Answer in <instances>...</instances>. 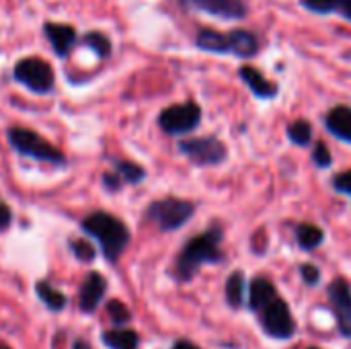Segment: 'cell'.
I'll use <instances>...</instances> for the list:
<instances>
[{"instance_id":"1","label":"cell","mask_w":351,"mask_h":349,"mask_svg":"<svg viewBox=\"0 0 351 349\" xmlns=\"http://www.w3.org/2000/svg\"><path fill=\"white\" fill-rule=\"evenodd\" d=\"M220 241H222V230L218 226L210 228L208 232L191 239L179 261H177V274L181 280H191L202 265L206 263H218L222 259V251H220Z\"/></svg>"},{"instance_id":"2","label":"cell","mask_w":351,"mask_h":349,"mask_svg":"<svg viewBox=\"0 0 351 349\" xmlns=\"http://www.w3.org/2000/svg\"><path fill=\"white\" fill-rule=\"evenodd\" d=\"M82 228H84V232H88L90 237H95L99 241V245L109 261H117L130 243L128 226L119 218H115L107 212L90 214L82 222Z\"/></svg>"},{"instance_id":"3","label":"cell","mask_w":351,"mask_h":349,"mask_svg":"<svg viewBox=\"0 0 351 349\" xmlns=\"http://www.w3.org/2000/svg\"><path fill=\"white\" fill-rule=\"evenodd\" d=\"M8 142L16 152L25 154V156L37 158V160H47V163H53V165L64 163V154L56 146L45 142L39 134L31 132V130L10 128L8 130Z\"/></svg>"},{"instance_id":"4","label":"cell","mask_w":351,"mask_h":349,"mask_svg":"<svg viewBox=\"0 0 351 349\" xmlns=\"http://www.w3.org/2000/svg\"><path fill=\"white\" fill-rule=\"evenodd\" d=\"M195 206L187 200H177V197H167V200H158L154 204H150L146 216L148 220L156 222L160 230L169 232V230H177L183 224H187V220L193 216Z\"/></svg>"},{"instance_id":"5","label":"cell","mask_w":351,"mask_h":349,"mask_svg":"<svg viewBox=\"0 0 351 349\" xmlns=\"http://www.w3.org/2000/svg\"><path fill=\"white\" fill-rule=\"evenodd\" d=\"M202 121V109L197 103H181V105H171L158 115V125L169 134V136H183L193 130H197Z\"/></svg>"},{"instance_id":"6","label":"cell","mask_w":351,"mask_h":349,"mask_svg":"<svg viewBox=\"0 0 351 349\" xmlns=\"http://www.w3.org/2000/svg\"><path fill=\"white\" fill-rule=\"evenodd\" d=\"M181 152L199 167H214L226 160V144L214 136L208 138H187L179 144Z\"/></svg>"},{"instance_id":"7","label":"cell","mask_w":351,"mask_h":349,"mask_svg":"<svg viewBox=\"0 0 351 349\" xmlns=\"http://www.w3.org/2000/svg\"><path fill=\"white\" fill-rule=\"evenodd\" d=\"M14 78L33 93H49L53 86V70L47 62L39 58L21 60L14 66Z\"/></svg>"},{"instance_id":"8","label":"cell","mask_w":351,"mask_h":349,"mask_svg":"<svg viewBox=\"0 0 351 349\" xmlns=\"http://www.w3.org/2000/svg\"><path fill=\"white\" fill-rule=\"evenodd\" d=\"M263 327L276 339H290L294 335V319L288 304L280 298H274L263 311Z\"/></svg>"},{"instance_id":"9","label":"cell","mask_w":351,"mask_h":349,"mask_svg":"<svg viewBox=\"0 0 351 349\" xmlns=\"http://www.w3.org/2000/svg\"><path fill=\"white\" fill-rule=\"evenodd\" d=\"M329 298L333 302L339 329L343 335H351V288L346 280H335L329 286Z\"/></svg>"},{"instance_id":"10","label":"cell","mask_w":351,"mask_h":349,"mask_svg":"<svg viewBox=\"0 0 351 349\" xmlns=\"http://www.w3.org/2000/svg\"><path fill=\"white\" fill-rule=\"evenodd\" d=\"M189 6H195L208 14L220 16L224 21H239L247 16L245 0H187Z\"/></svg>"},{"instance_id":"11","label":"cell","mask_w":351,"mask_h":349,"mask_svg":"<svg viewBox=\"0 0 351 349\" xmlns=\"http://www.w3.org/2000/svg\"><path fill=\"white\" fill-rule=\"evenodd\" d=\"M239 74L247 82V86L251 88V93L255 97L265 99V101H271V99L278 97V84L271 82L269 78H265L257 68H253V66H241Z\"/></svg>"},{"instance_id":"12","label":"cell","mask_w":351,"mask_h":349,"mask_svg":"<svg viewBox=\"0 0 351 349\" xmlns=\"http://www.w3.org/2000/svg\"><path fill=\"white\" fill-rule=\"evenodd\" d=\"M105 290H107L105 278L97 272L88 274L82 288H80V309L84 313H93L99 306L101 298L105 296Z\"/></svg>"},{"instance_id":"13","label":"cell","mask_w":351,"mask_h":349,"mask_svg":"<svg viewBox=\"0 0 351 349\" xmlns=\"http://www.w3.org/2000/svg\"><path fill=\"white\" fill-rule=\"evenodd\" d=\"M51 47L56 49L58 56H68L72 45L76 43V31L70 25H60V23H45L43 27Z\"/></svg>"},{"instance_id":"14","label":"cell","mask_w":351,"mask_h":349,"mask_svg":"<svg viewBox=\"0 0 351 349\" xmlns=\"http://www.w3.org/2000/svg\"><path fill=\"white\" fill-rule=\"evenodd\" d=\"M325 125L337 140L351 144V107H333L325 117Z\"/></svg>"},{"instance_id":"15","label":"cell","mask_w":351,"mask_h":349,"mask_svg":"<svg viewBox=\"0 0 351 349\" xmlns=\"http://www.w3.org/2000/svg\"><path fill=\"white\" fill-rule=\"evenodd\" d=\"M228 41H230V53H234L239 58H253L259 53V39L255 33H251L247 29L230 31Z\"/></svg>"},{"instance_id":"16","label":"cell","mask_w":351,"mask_h":349,"mask_svg":"<svg viewBox=\"0 0 351 349\" xmlns=\"http://www.w3.org/2000/svg\"><path fill=\"white\" fill-rule=\"evenodd\" d=\"M195 45L210 53H230V41L228 33H218L214 29H204L197 33Z\"/></svg>"},{"instance_id":"17","label":"cell","mask_w":351,"mask_h":349,"mask_svg":"<svg viewBox=\"0 0 351 349\" xmlns=\"http://www.w3.org/2000/svg\"><path fill=\"white\" fill-rule=\"evenodd\" d=\"M274 298H278V294H276V288L269 280H265V278L253 280L251 290H249V306L253 311H263Z\"/></svg>"},{"instance_id":"18","label":"cell","mask_w":351,"mask_h":349,"mask_svg":"<svg viewBox=\"0 0 351 349\" xmlns=\"http://www.w3.org/2000/svg\"><path fill=\"white\" fill-rule=\"evenodd\" d=\"M300 4L317 14H331V12H339L341 16H346L351 21V0H300Z\"/></svg>"},{"instance_id":"19","label":"cell","mask_w":351,"mask_h":349,"mask_svg":"<svg viewBox=\"0 0 351 349\" xmlns=\"http://www.w3.org/2000/svg\"><path fill=\"white\" fill-rule=\"evenodd\" d=\"M103 341L111 349H136L138 348V333L132 329H115V331H107L103 335Z\"/></svg>"},{"instance_id":"20","label":"cell","mask_w":351,"mask_h":349,"mask_svg":"<svg viewBox=\"0 0 351 349\" xmlns=\"http://www.w3.org/2000/svg\"><path fill=\"white\" fill-rule=\"evenodd\" d=\"M323 239H325L323 230H321L319 226H315V224H300V226L296 228V241H298V245H300L302 249H306V251L317 249V247L323 243Z\"/></svg>"},{"instance_id":"21","label":"cell","mask_w":351,"mask_h":349,"mask_svg":"<svg viewBox=\"0 0 351 349\" xmlns=\"http://www.w3.org/2000/svg\"><path fill=\"white\" fill-rule=\"evenodd\" d=\"M288 138L296 146H308L313 140V125L306 119H298L288 125Z\"/></svg>"},{"instance_id":"22","label":"cell","mask_w":351,"mask_h":349,"mask_svg":"<svg viewBox=\"0 0 351 349\" xmlns=\"http://www.w3.org/2000/svg\"><path fill=\"white\" fill-rule=\"evenodd\" d=\"M37 294H39V298L43 300V304H45L47 309H51V311H62V309L66 306V296L60 294L58 290H53V288H51L49 284H45V282L37 284Z\"/></svg>"},{"instance_id":"23","label":"cell","mask_w":351,"mask_h":349,"mask_svg":"<svg viewBox=\"0 0 351 349\" xmlns=\"http://www.w3.org/2000/svg\"><path fill=\"white\" fill-rule=\"evenodd\" d=\"M243 292H245V278L241 272H234L230 278H228V284H226V298L230 302V306H241L243 302Z\"/></svg>"},{"instance_id":"24","label":"cell","mask_w":351,"mask_h":349,"mask_svg":"<svg viewBox=\"0 0 351 349\" xmlns=\"http://www.w3.org/2000/svg\"><path fill=\"white\" fill-rule=\"evenodd\" d=\"M115 171H117V175H119V179H121L123 183H132V185L140 183V181L146 177V173H144L142 167H138V165H134V163H125V160L117 163V165H115Z\"/></svg>"},{"instance_id":"25","label":"cell","mask_w":351,"mask_h":349,"mask_svg":"<svg viewBox=\"0 0 351 349\" xmlns=\"http://www.w3.org/2000/svg\"><path fill=\"white\" fill-rule=\"evenodd\" d=\"M84 43H86L93 51H97L101 58H107L109 51H111V41H109L103 33H97V31L86 33V35H84Z\"/></svg>"},{"instance_id":"26","label":"cell","mask_w":351,"mask_h":349,"mask_svg":"<svg viewBox=\"0 0 351 349\" xmlns=\"http://www.w3.org/2000/svg\"><path fill=\"white\" fill-rule=\"evenodd\" d=\"M313 160H315V165H317L319 169H329V167H331L333 156H331L329 148H327L323 142H319V144L315 146V150H313Z\"/></svg>"},{"instance_id":"27","label":"cell","mask_w":351,"mask_h":349,"mask_svg":"<svg viewBox=\"0 0 351 349\" xmlns=\"http://www.w3.org/2000/svg\"><path fill=\"white\" fill-rule=\"evenodd\" d=\"M107 311H109V315L113 317V323H115V325H123V323H128V321H130V313H128V309H125L121 302H117V300L109 302Z\"/></svg>"},{"instance_id":"28","label":"cell","mask_w":351,"mask_h":349,"mask_svg":"<svg viewBox=\"0 0 351 349\" xmlns=\"http://www.w3.org/2000/svg\"><path fill=\"white\" fill-rule=\"evenodd\" d=\"M333 187L343 195H351V169L333 177Z\"/></svg>"},{"instance_id":"29","label":"cell","mask_w":351,"mask_h":349,"mask_svg":"<svg viewBox=\"0 0 351 349\" xmlns=\"http://www.w3.org/2000/svg\"><path fill=\"white\" fill-rule=\"evenodd\" d=\"M72 251H74V255H76L78 259H82V261H90V259L95 257V249H93L86 241H74V243H72Z\"/></svg>"},{"instance_id":"30","label":"cell","mask_w":351,"mask_h":349,"mask_svg":"<svg viewBox=\"0 0 351 349\" xmlns=\"http://www.w3.org/2000/svg\"><path fill=\"white\" fill-rule=\"evenodd\" d=\"M300 274H302V280H304L308 286H315V284H319V280H321V272H319L315 265H311V263H304V265L300 267Z\"/></svg>"},{"instance_id":"31","label":"cell","mask_w":351,"mask_h":349,"mask_svg":"<svg viewBox=\"0 0 351 349\" xmlns=\"http://www.w3.org/2000/svg\"><path fill=\"white\" fill-rule=\"evenodd\" d=\"M10 218H12V214L8 210V206L0 204V230H4L10 224Z\"/></svg>"},{"instance_id":"32","label":"cell","mask_w":351,"mask_h":349,"mask_svg":"<svg viewBox=\"0 0 351 349\" xmlns=\"http://www.w3.org/2000/svg\"><path fill=\"white\" fill-rule=\"evenodd\" d=\"M173 349H199V348H195L193 344H189V341H179L177 346Z\"/></svg>"},{"instance_id":"33","label":"cell","mask_w":351,"mask_h":349,"mask_svg":"<svg viewBox=\"0 0 351 349\" xmlns=\"http://www.w3.org/2000/svg\"><path fill=\"white\" fill-rule=\"evenodd\" d=\"M74 349H90V348H88V344H84V341H78V344L74 346Z\"/></svg>"},{"instance_id":"34","label":"cell","mask_w":351,"mask_h":349,"mask_svg":"<svg viewBox=\"0 0 351 349\" xmlns=\"http://www.w3.org/2000/svg\"><path fill=\"white\" fill-rule=\"evenodd\" d=\"M0 349H10V348H8L6 344H2V341H0Z\"/></svg>"}]
</instances>
